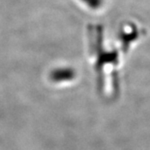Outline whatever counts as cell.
I'll use <instances>...</instances> for the list:
<instances>
[{
  "instance_id": "2",
  "label": "cell",
  "mask_w": 150,
  "mask_h": 150,
  "mask_svg": "<svg viewBox=\"0 0 150 150\" xmlns=\"http://www.w3.org/2000/svg\"><path fill=\"white\" fill-rule=\"evenodd\" d=\"M118 60V54L116 51L112 52H103L100 53L97 61V65L98 68H102L103 65L107 63H116Z\"/></svg>"
},
{
  "instance_id": "1",
  "label": "cell",
  "mask_w": 150,
  "mask_h": 150,
  "mask_svg": "<svg viewBox=\"0 0 150 150\" xmlns=\"http://www.w3.org/2000/svg\"><path fill=\"white\" fill-rule=\"evenodd\" d=\"M76 75L74 69L71 68H58L50 73V79L54 82H64L74 79Z\"/></svg>"
},
{
  "instance_id": "3",
  "label": "cell",
  "mask_w": 150,
  "mask_h": 150,
  "mask_svg": "<svg viewBox=\"0 0 150 150\" xmlns=\"http://www.w3.org/2000/svg\"><path fill=\"white\" fill-rule=\"evenodd\" d=\"M83 4L93 9H98L103 4V0H81Z\"/></svg>"
}]
</instances>
